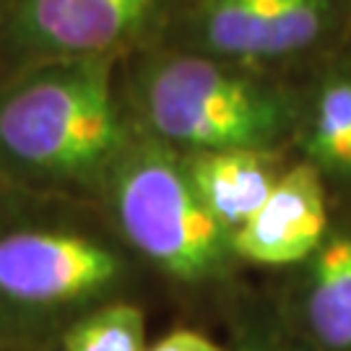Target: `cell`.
I'll return each mask as SVG.
<instances>
[{"label": "cell", "instance_id": "30bf717a", "mask_svg": "<svg viewBox=\"0 0 351 351\" xmlns=\"http://www.w3.org/2000/svg\"><path fill=\"white\" fill-rule=\"evenodd\" d=\"M60 351H149L146 313L128 300L101 302L63 328Z\"/></svg>", "mask_w": 351, "mask_h": 351}, {"label": "cell", "instance_id": "8fae6325", "mask_svg": "<svg viewBox=\"0 0 351 351\" xmlns=\"http://www.w3.org/2000/svg\"><path fill=\"white\" fill-rule=\"evenodd\" d=\"M310 162L320 172L351 177V78L328 81L307 133Z\"/></svg>", "mask_w": 351, "mask_h": 351}, {"label": "cell", "instance_id": "4fadbf2b", "mask_svg": "<svg viewBox=\"0 0 351 351\" xmlns=\"http://www.w3.org/2000/svg\"><path fill=\"white\" fill-rule=\"evenodd\" d=\"M232 351H300L289 339L268 326H247L242 328L237 343Z\"/></svg>", "mask_w": 351, "mask_h": 351}, {"label": "cell", "instance_id": "6da1fadb", "mask_svg": "<svg viewBox=\"0 0 351 351\" xmlns=\"http://www.w3.org/2000/svg\"><path fill=\"white\" fill-rule=\"evenodd\" d=\"M130 136L114 55L50 58L0 88V175L34 188H107Z\"/></svg>", "mask_w": 351, "mask_h": 351}, {"label": "cell", "instance_id": "52a82bcc", "mask_svg": "<svg viewBox=\"0 0 351 351\" xmlns=\"http://www.w3.org/2000/svg\"><path fill=\"white\" fill-rule=\"evenodd\" d=\"M328 201L320 169L302 162L284 169L268 201L232 232V255L255 265L281 268L310 261L326 242Z\"/></svg>", "mask_w": 351, "mask_h": 351}, {"label": "cell", "instance_id": "5b68a950", "mask_svg": "<svg viewBox=\"0 0 351 351\" xmlns=\"http://www.w3.org/2000/svg\"><path fill=\"white\" fill-rule=\"evenodd\" d=\"M159 0H19L11 34L19 47L50 58L114 55L138 34Z\"/></svg>", "mask_w": 351, "mask_h": 351}, {"label": "cell", "instance_id": "3957f363", "mask_svg": "<svg viewBox=\"0 0 351 351\" xmlns=\"http://www.w3.org/2000/svg\"><path fill=\"white\" fill-rule=\"evenodd\" d=\"M136 104L146 136L172 149H271L291 110L276 88L201 55L159 58L141 73Z\"/></svg>", "mask_w": 351, "mask_h": 351}, {"label": "cell", "instance_id": "ba28073f", "mask_svg": "<svg viewBox=\"0 0 351 351\" xmlns=\"http://www.w3.org/2000/svg\"><path fill=\"white\" fill-rule=\"evenodd\" d=\"M182 156L198 198L229 237L268 201L284 175L271 149L190 151Z\"/></svg>", "mask_w": 351, "mask_h": 351}, {"label": "cell", "instance_id": "277c9868", "mask_svg": "<svg viewBox=\"0 0 351 351\" xmlns=\"http://www.w3.org/2000/svg\"><path fill=\"white\" fill-rule=\"evenodd\" d=\"M130 276L123 252L104 239L63 226L0 232V307L26 317L86 313Z\"/></svg>", "mask_w": 351, "mask_h": 351}, {"label": "cell", "instance_id": "8992f818", "mask_svg": "<svg viewBox=\"0 0 351 351\" xmlns=\"http://www.w3.org/2000/svg\"><path fill=\"white\" fill-rule=\"evenodd\" d=\"M328 16V0H203L198 39L221 58L271 60L313 47Z\"/></svg>", "mask_w": 351, "mask_h": 351}, {"label": "cell", "instance_id": "9c48e42d", "mask_svg": "<svg viewBox=\"0 0 351 351\" xmlns=\"http://www.w3.org/2000/svg\"><path fill=\"white\" fill-rule=\"evenodd\" d=\"M304 320L328 351H351V234H333L313 252Z\"/></svg>", "mask_w": 351, "mask_h": 351}, {"label": "cell", "instance_id": "7a4b0ae2", "mask_svg": "<svg viewBox=\"0 0 351 351\" xmlns=\"http://www.w3.org/2000/svg\"><path fill=\"white\" fill-rule=\"evenodd\" d=\"M104 193L128 247L146 263L177 281L221 274L229 232L198 198L182 151L151 136L130 138Z\"/></svg>", "mask_w": 351, "mask_h": 351}, {"label": "cell", "instance_id": "7c38bea8", "mask_svg": "<svg viewBox=\"0 0 351 351\" xmlns=\"http://www.w3.org/2000/svg\"><path fill=\"white\" fill-rule=\"evenodd\" d=\"M149 351H226L221 343H216L211 336L193 328H177L172 333L154 341Z\"/></svg>", "mask_w": 351, "mask_h": 351}]
</instances>
